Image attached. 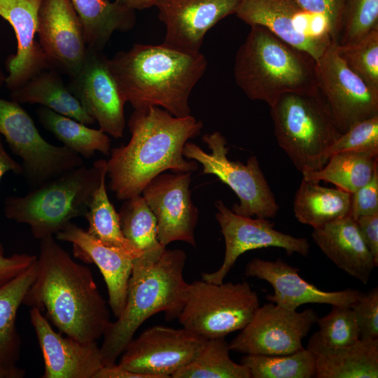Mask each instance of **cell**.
I'll use <instances>...</instances> for the list:
<instances>
[{
    "label": "cell",
    "mask_w": 378,
    "mask_h": 378,
    "mask_svg": "<svg viewBox=\"0 0 378 378\" xmlns=\"http://www.w3.org/2000/svg\"><path fill=\"white\" fill-rule=\"evenodd\" d=\"M35 279L22 304L46 311V318L66 336L97 341L111 323L110 312L90 270L74 261L49 236L40 240Z\"/></svg>",
    "instance_id": "2"
},
{
    "label": "cell",
    "mask_w": 378,
    "mask_h": 378,
    "mask_svg": "<svg viewBox=\"0 0 378 378\" xmlns=\"http://www.w3.org/2000/svg\"><path fill=\"white\" fill-rule=\"evenodd\" d=\"M10 97L19 104H38L86 125L95 122L64 85L57 72L50 68L40 71L20 87L10 91Z\"/></svg>",
    "instance_id": "26"
},
{
    "label": "cell",
    "mask_w": 378,
    "mask_h": 378,
    "mask_svg": "<svg viewBox=\"0 0 378 378\" xmlns=\"http://www.w3.org/2000/svg\"><path fill=\"white\" fill-rule=\"evenodd\" d=\"M125 7L133 10H143L155 6L158 0H115Z\"/></svg>",
    "instance_id": "48"
},
{
    "label": "cell",
    "mask_w": 378,
    "mask_h": 378,
    "mask_svg": "<svg viewBox=\"0 0 378 378\" xmlns=\"http://www.w3.org/2000/svg\"><path fill=\"white\" fill-rule=\"evenodd\" d=\"M0 134L12 153L22 159V175L31 188L84 164L78 153L46 141L20 104L1 97Z\"/></svg>",
    "instance_id": "10"
},
{
    "label": "cell",
    "mask_w": 378,
    "mask_h": 378,
    "mask_svg": "<svg viewBox=\"0 0 378 378\" xmlns=\"http://www.w3.org/2000/svg\"><path fill=\"white\" fill-rule=\"evenodd\" d=\"M360 328V339L378 338V288L361 296L351 306Z\"/></svg>",
    "instance_id": "40"
},
{
    "label": "cell",
    "mask_w": 378,
    "mask_h": 378,
    "mask_svg": "<svg viewBox=\"0 0 378 378\" xmlns=\"http://www.w3.org/2000/svg\"><path fill=\"white\" fill-rule=\"evenodd\" d=\"M251 378H312L316 376V358L306 348L283 355L246 354L241 363Z\"/></svg>",
    "instance_id": "35"
},
{
    "label": "cell",
    "mask_w": 378,
    "mask_h": 378,
    "mask_svg": "<svg viewBox=\"0 0 378 378\" xmlns=\"http://www.w3.org/2000/svg\"><path fill=\"white\" fill-rule=\"evenodd\" d=\"M202 141L211 153L204 152L192 142H187L183 155L199 162L203 174L216 176L237 195L239 202L234 204L232 211L241 216L269 219L276 216L279 206L274 194L262 172L258 158L250 156L246 164L227 158L229 148L225 138L219 132L206 134Z\"/></svg>",
    "instance_id": "9"
},
{
    "label": "cell",
    "mask_w": 378,
    "mask_h": 378,
    "mask_svg": "<svg viewBox=\"0 0 378 378\" xmlns=\"http://www.w3.org/2000/svg\"><path fill=\"white\" fill-rule=\"evenodd\" d=\"M191 173L163 172L141 192L156 218L158 239L164 247L176 241L196 246L199 211L191 199Z\"/></svg>",
    "instance_id": "17"
},
{
    "label": "cell",
    "mask_w": 378,
    "mask_h": 378,
    "mask_svg": "<svg viewBox=\"0 0 378 378\" xmlns=\"http://www.w3.org/2000/svg\"><path fill=\"white\" fill-rule=\"evenodd\" d=\"M118 214L125 237L142 253L136 260L146 265L158 260L166 247L158 239L157 220L144 197L124 200Z\"/></svg>",
    "instance_id": "30"
},
{
    "label": "cell",
    "mask_w": 378,
    "mask_h": 378,
    "mask_svg": "<svg viewBox=\"0 0 378 378\" xmlns=\"http://www.w3.org/2000/svg\"><path fill=\"white\" fill-rule=\"evenodd\" d=\"M106 172V168L84 216L89 223L87 232L100 244L120 251L134 260L139 258L142 256V253L125 237L120 227L119 214L108 197Z\"/></svg>",
    "instance_id": "33"
},
{
    "label": "cell",
    "mask_w": 378,
    "mask_h": 378,
    "mask_svg": "<svg viewBox=\"0 0 378 378\" xmlns=\"http://www.w3.org/2000/svg\"><path fill=\"white\" fill-rule=\"evenodd\" d=\"M375 214H378V167L368 183L351 193L350 210V216L355 220Z\"/></svg>",
    "instance_id": "42"
},
{
    "label": "cell",
    "mask_w": 378,
    "mask_h": 378,
    "mask_svg": "<svg viewBox=\"0 0 378 378\" xmlns=\"http://www.w3.org/2000/svg\"><path fill=\"white\" fill-rule=\"evenodd\" d=\"M34 327L44 360L42 378H94L103 366L97 342H81L63 337L36 307H31Z\"/></svg>",
    "instance_id": "20"
},
{
    "label": "cell",
    "mask_w": 378,
    "mask_h": 378,
    "mask_svg": "<svg viewBox=\"0 0 378 378\" xmlns=\"http://www.w3.org/2000/svg\"><path fill=\"white\" fill-rule=\"evenodd\" d=\"M42 0H0V17L13 27L17 51L6 59V86L10 91L40 71L50 69V62L37 34L38 15Z\"/></svg>",
    "instance_id": "22"
},
{
    "label": "cell",
    "mask_w": 378,
    "mask_h": 378,
    "mask_svg": "<svg viewBox=\"0 0 378 378\" xmlns=\"http://www.w3.org/2000/svg\"><path fill=\"white\" fill-rule=\"evenodd\" d=\"M207 339L185 328L155 326L132 339L118 365L150 378H169L192 361Z\"/></svg>",
    "instance_id": "12"
},
{
    "label": "cell",
    "mask_w": 378,
    "mask_h": 378,
    "mask_svg": "<svg viewBox=\"0 0 378 378\" xmlns=\"http://www.w3.org/2000/svg\"><path fill=\"white\" fill-rule=\"evenodd\" d=\"M270 107L278 145L296 169H321L341 132L319 92L284 93Z\"/></svg>",
    "instance_id": "7"
},
{
    "label": "cell",
    "mask_w": 378,
    "mask_h": 378,
    "mask_svg": "<svg viewBox=\"0 0 378 378\" xmlns=\"http://www.w3.org/2000/svg\"><path fill=\"white\" fill-rule=\"evenodd\" d=\"M186 260L183 250L167 248L153 264L133 260L125 308L103 335V365L115 363L137 329L151 316L164 312L167 321L177 318L188 286L183 278Z\"/></svg>",
    "instance_id": "4"
},
{
    "label": "cell",
    "mask_w": 378,
    "mask_h": 378,
    "mask_svg": "<svg viewBox=\"0 0 378 378\" xmlns=\"http://www.w3.org/2000/svg\"><path fill=\"white\" fill-rule=\"evenodd\" d=\"M351 193L321 186L302 178L293 202V211L301 223L313 228L350 216Z\"/></svg>",
    "instance_id": "28"
},
{
    "label": "cell",
    "mask_w": 378,
    "mask_h": 378,
    "mask_svg": "<svg viewBox=\"0 0 378 378\" xmlns=\"http://www.w3.org/2000/svg\"><path fill=\"white\" fill-rule=\"evenodd\" d=\"M250 27L234 64L235 82L250 99L271 106L284 93L318 91L316 60L312 55L263 26Z\"/></svg>",
    "instance_id": "5"
},
{
    "label": "cell",
    "mask_w": 378,
    "mask_h": 378,
    "mask_svg": "<svg viewBox=\"0 0 378 378\" xmlns=\"http://www.w3.org/2000/svg\"><path fill=\"white\" fill-rule=\"evenodd\" d=\"M215 206L216 219L225 243V256L216 271L202 274V280L217 284L223 283L237 258L253 249L276 247L285 250L288 255L297 253L306 257L309 254L310 244L306 238L278 231L269 219L239 216L222 200H217Z\"/></svg>",
    "instance_id": "15"
},
{
    "label": "cell",
    "mask_w": 378,
    "mask_h": 378,
    "mask_svg": "<svg viewBox=\"0 0 378 378\" xmlns=\"http://www.w3.org/2000/svg\"><path fill=\"white\" fill-rule=\"evenodd\" d=\"M318 92L342 133L351 125L378 115V93L344 63L332 43L316 60Z\"/></svg>",
    "instance_id": "14"
},
{
    "label": "cell",
    "mask_w": 378,
    "mask_h": 378,
    "mask_svg": "<svg viewBox=\"0 0 378 378\" xmlns=\"http://www.w3.org/2000/svg\"><path fill=\"white\" fill-rule=\"evenodd\" d=\"M306 349L315 356L316 378L378 377V338L331 347L312 335Z\"/></svg>",
    "instance_id": "25"
},
{
    "label": "cell",
    "mask_w": 378,
    "mask_h": 378,
    "mask_svg": "<svg viewBox=\"0 0 378 378\" xmlns=\"http://www.w3.org/2000/svg\"><path fill=\"white\" fill-rule=\"evenodd\" d=\"M343 151L378 155V115L356 122L342 133L330 148L328 159L331 155Z\"/></svg>",
    "instance_id": "39"
},
{
    "label": "cell",
    "mask_w": 378,
    "mask_h": 378,
    "mask_svg": "<svg viewBox=\"0 0 378 378\" xmlns=\"http://www.w3.org/2000/svg\"><path fill=\"white\" fill-rule=\"evenodd\" d=\"M36 271L37 260L0 288V361L3 363L16 365L20 359L21 339L16 328V316Z\"/></svg>",
    "instance_id": "29"
},
{
    "label": "cell",
    "mask_w": 378,
    "mask_h": 378,
    "mask_svg": "<svg viewBox=\"0 0 378 378\" xmlns=\"http://www.w3.org/2000/svg\"><path fill=\"white\" fill-rule=\"evenodd\" d=\"M375 29H378V0H344L337 45L355 43Z\"/></svg>",
    "instance_id": "38"
},
{
    "label": "cell",
    "mask_w": 378,
    "mask_h": 378,
    "mask_svg": "<svg viewBox=\"0 0 378 378\" xmlns=\"http://www.w3.org/2000/svg\"><path fill=\"white\" fill-rule=\"evenodd\" d=\"M110 64L127 102L134 110L160 106L178 118L190 115L191 91L204 74L200 51L135 43L117 52Z\"/></svg>",
    "instance_id": "3"
},
{
    "label": "cell",
    "mask_w": 378,
    "mask_h": 378,
    "mask_svg": "<svg viewBox=\"0 0 378 378\" xmlns=\"http://www.w3.org/2000/svg\"><path fill=\"white\" fill-rule=\"evenodd\" d=\"M318 318L312 309L302 312L270 302L259 307L248 324L229 343L244 354L283 355L302 349V340Z\"/></svg>",
    "instance_id": "13"
},
{
    "label": "cell",
    "mask_w": 378,
    "mask_h": 378,
    "mask_svg": "<svg viewBox=\"0 0 378 378\" xmlns=\"http://www.w3.org/2000/svg\"><path fill=\"white\" fill-rule=\"evenodd\" d=\"M360 234L378 265V214L363 216L356 220Z\"/></svg>",
    "instance_id": "44"
},
{
    "label": "cell",
    "mask_w": 378,
    "mask_h": 378,
    "mask_svg": "<svg viewBox=\"0 0 378 378\" xmlns=\"http://www.w3.org/2000/svg\"><path fill=\"white\" fill-rule=\"evenodd\" d=\"M311 15L327 23L332 41L336 43L342 24L344 0H296Z\"/></svg>",
    "instance_id": "41"
},
{
    "label": "cell",
    "mask_w": 378,
    "mask_h": 378,
    "mask_svg": "<svg viewBox=\"0 0 378 378\" xmlns=\"http://www.w3.org/2000/svg\"><path fill=\"white\" fill-rule=\"evenodd\" d=\"M56 238L72 244L75 258L98 267L106 284L110 308L114 316L119 317L125 306L134 259L100 244L71 222L56 234Z\"/></svg>",
    "instance_id": "23"
},
{
    "label": "cell",
    "mask_w": 378,
    "mask_h": 378,
    "mask_svg": "<svg viewBox=\"0 0 378 378\" xmlns=\"http://www.w3.org/2000/svg\"><path fill=\"white\" fill-rule=\"evenodd\" d=\"M37 35L51 66L70 77L78 74L88 46L82 24L70 0L41 1Z\"/></svg>",
    "instance_id": "18"
},
{
    "label": "cell",
    "mask_w": 378,
    "mask_h": 378,
    "mask_svg": "<svg viewBox=\"0 0 378 378\" xmlns=\"http://www.w3.org/2000/svg\"><path fill=\"white\" fill-rule=\"evenodd\" d=\"M94 378H150L148 376L125 369L118 364L103 365Z\"/></svg>",
    "instance_id": "45"
},
{
    "label": "cell",
    "mask_w": 378,
    "mask_h": 378,
    "mask_svg": "<svg viewBox=\"0 0 378 378\" xmlns=\"http://www.w3.org/2000/svg\"><path fill=\"white\" fill-rule=\"evenodd\" d=\"M377 167L378 155L343 151L331 155L321 169L304 172L302 175L307 181L330 182L338 188L353 193L370 181Z\"/></svg>",
    "instance_id": "31"
},
{
    "label": "cell",
    "mask_w": 378,
    "mask_h": 378,
    "mask_svg": "<svg viewBox=\"0 0 378 378\" xmlns=\"http://www.w3.org/2000/svg\"><path fill=\"white\" fill-rule=\"evenodd\" d=\"M70 1L82 24L88 48L102 50L115 31H129L135 24V11L115 0Z\"/></svg>",
    "instance_id": "27"
},
{
    "label": "cell",
    "mask_w": 378,
    "mask_h": 378,
    "mask_svg": "<svg viewBox=\"0 0 378 378\" xmlns=\"http://www.w3.org/2000/svg\"><path fill=\"white\" fill-rule=\"evenodd\" d=\"M6 75L0 67V88L6 84Z\"/></svg>",
    "instance_id": "49"
},
{
    "label": "cell",
    "mask_w": 378,
    "mask_h": 378,
    "mask_svg": "<svg viewBox=\"0 0 378 378\" xmlns=\"http://www.w3.org/2000/svg\"><path fill=\"white\" fill-rule=\"evenodd\" d=\"M36 113L41 124L64 146L85 158H90L96 151L108 155L111 140L99 130L88 127L71 118L48 108L39 107Z\"/></svg>",
    "instance_id": "32"
},
{
    "label": "cell",
    "mask_w": 378,
    "mask_h": 378,
    "mask_svg": "<svg viewBox=\"0 0 378 378\" xmlns=\"http://www.w3.org/2000/svg\"><path fill=\"white\" fill-rule=\"evenodd\" d=\"M316 323L318 330L312 336L326 346H347L360 338L359 326L351 307L332 306L328 314L318 318Z\"/></svg>",
    "instance_id": "37"
},
{
    "label": "cell",
    "mask_w": 378,
    "mask_h": 378,
    "mask_svg": "<svg viewBox=\"0 0 378 378\" xmlns=\"http://www.w3.org/2000/svg\"><path fill=\"white\" fill-rule=\"evenodd\" d=\"M25 371L17 365H7L0 361V378H22Z\"/></svg>",
    "instance_id": "47"
},
{
    "label": "cell",
    "mask_w": 378,
    "mask_h": 378,
    "mask_svg": "<svg viewBox=\"0 0 378 378\" xmlns=\"http://www.w3.org/2000/svg\"><path fill=\"white\" fill-rule=\"evenodd\" d=\"M312 238L339 269L363 284L368 283L377 265L350 216L314 228Z\"/></svg>",
    "instance_id": "24"
},
{
    "label": "cell",
    "mask_w": 378,
    "mask_h": 378,
    "mask_svg": "<svg viewBox=\"0 0 378 378\" xmlns=\"http://www.w3.org/2000/svg\"><path fill=\"white\" fill-rule=\"evenodd\" d=\"M299 271L280 258L274 261L253 258L246 264L244 273L246 276L268 282L274 289V294L267 295L266 299L291 310H297L300 305L309 303L351 307L363 294L360 290L352 288L322 290L302 278Z\"/></svg>",
    "instance_id": "19"
},
{
    "label": "cell",
    "mask_w": 378,
    "mask_h": 378,
    "mask_svg": "<svg viewBox=\"0 0 378 378\" xmlns=\"http://www.w3.org/2000/svg\"><path fill=\"white\" fill-rule=\"evenodd\" d=\"M225 337L207 340L200 353L172 378H251L248 368L232 360Z\"/></svg>",
    "instance_id": "34"
},
{
    "label": "cell",
    "mask_w": 378,
    "mask_h": 378,
    "mask_svg": "<svg viewBox=\"0 0 378 378\" xmlns=\"http://www.w3.org/2000/svg\"><path fill=\"white\" fill-rule=\"evenodd\" d=\"M248 25H261L317 60L334 41L328 26L296 0H241L234 13Z\"/></svg>",
    "instance_id": "11"
},
{
    "label": "cell",
    "mask_w": 378,
    "mask_h": 378,
    "mask_svg": "<svg viewBox=\"0 0 378 378\" xmlns=\"http://www.w3.org/2000/svg\"><path fill=\"white\" fill-rule=\"evenodd\" d=\"M337 52L346 66L369 88L378 93V29L355 43L337 44Z\"/></svg>",
    "instance_id": "36"
},
{
    "label": "cell",
    "mask_w": 378,
    "mask_h": 378,
    "mask_svg": "<svg viewBox=\"0 0 378 378\" xmlns=\"http://www.w3.org/2000/svg\"><path fill=\"white\" fill-rule=\"evenodd\" d=\"M241 0H158L155 6L165 26L164 43L200 51L206 33L234 14Z\"/></svg>",
    "instance_id": "21"
},
{
    "label": "cell",
    "mask_w": 378,
    "mask_h": 378,
    "mask_svg": "<svg viewBox=\"0 0 378 378\" xmlns=\"http://www.w3.org/2000/svg\"><path fill=\"white\" fill-rule=\"evenodd\" d=\"M260 307L258 293L244 281L219 284L204 280L188 284L177 318L183 328L207 340L243 329Z\"/></svg>",
    "instance_id": "8"
},
{
    "label": "cell",
    "mask_w": 378,
    "mask_h": 378,
    "mask_svg": "<svg viewBox=\"0 0 378 378\" xmlns=\"http://www.w3.org/2000/svg\"><path fill=\"white\" fill-rule=\"evenodd\" d=\"M68 87L99 129L115 139L123 136L127 102L113 74L110 59L102 50L88 48L82 67Z\"/></svg>",
    "instance_id": "16"
},
{
    "label": "cell",
    "mask_w": 378,
    "mask_h": 378,
    "mask_svg": "<svg viewBox=\"0 0 378 378\" xmlns=\"http://www.w3.org/2000/svg\"><path fill=\"white\" fill-rule=\"evenodd\" d=\"M128 127V144L111 150L106 161L109 188L119 200L141 195L158 175L167 170L192 172L196 161L183 158L188 141L197 136L203 127L201 120L189 115L178 118L158 106L134 110Z\"/></svg>",
    "instance_id": "1"
},
{
    "label": "cell",
    "mask_w": 378,
    "mask_h": 378,
    "mask_svg": "<svg viewBox=\"0 0 378 378\" xmlns=\"http://www.w3.org/2000/svg\"><path fill=\"white\" fill-rule=\"evenodd\" d=\"M36 260L37 256L26 253H15L7 257L0 242V288L28 269Z\"/></svg>",
    "instance_id": "43"
},
{
    "label": "cell",
    "mask_w": 378,
    "mask_h": 378,
    "mask_svg": "<svg viewBox=\"0 0 378 378\" xmlns=\"http://www.w3.org/2000/svg\"><path fill=\"white\" fill-rule=\"evenodd\" d=\"M106 160L64 172L24 196L5 199L6 217L27 224L34 238L41 240L62 230L73 218L84 217L99 186Z\"/></svg>",
    "instance_id": "6"
},
{
    "label": "cell",
    "mask_w": 378,
    "mask_h": 378,
    "mask_svg": "<svg viewBox=\"0 0 378 378\" xmlns=\"http://www.w3.org/2000/svg\"><path fill=\"white\" fill-rule=\"evenodd\" d=\"M8 172L22 175L23 169L22 164L13 160L6 152L0 134V181L3 176Z\"/></svg>",
    "instance_id": "46"
}]
</instances>
